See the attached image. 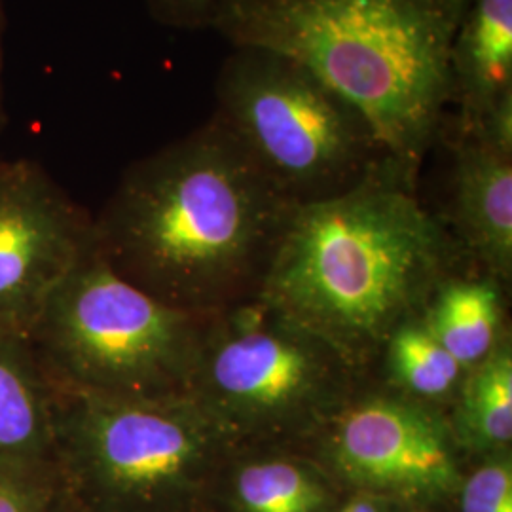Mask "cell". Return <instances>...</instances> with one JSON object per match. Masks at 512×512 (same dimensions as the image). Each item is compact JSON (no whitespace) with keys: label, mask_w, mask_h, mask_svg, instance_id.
Returning <instances> with one entry per match:
<instances>
[{"label":"cell","mask_w":512,"mask_h":512,"mask_svg":"<svg viewBox=\"0 0 512 512\" xmlns=\"http://www.w3.org/2000/svg\"><path fill=\"white\" fill-rule=\"evenodd\" d=\"M293 207L209 118L129 165L95 249L165 306L211 315L258 296Z\"/></svg>","instance_id":"cell-1"},{"label":"cell","mask_w":512,"mask_h":512,"mask_svg":"<svg viewBox=\"0 0 512 512\" xmlns=\"http://www.w3.org/2000/svg\"><path fill=\"white\" fill-rule=\"evenodd\" d=\"M467 266L418 177L385 160L334 198L294 205L258 296L370 376L389 334Z\"/></svg>","instance_id":"cell-2"},{"label":"cell","mask_w":512,"mask_h":512,"mask_svg":"<svg viewBox=\"0 0 512 512\" xmlns=\"http://www.w3.org/2000/svg\"><path fill=\"white\" fill-rule=\"evenodd\" d=\"M469 0H222L232 46L289 55L348 99L418 177L450 109V46Z\"/></svg>","instance_id":"cell-3"},{"label":"cell","mask_w":512,"mask_h":512,"mask_svg":"<svg viewBox=\"0 0 512 512\" xmlns=\"http://www.w3.org/2000/svg\"><path fill=\"white\" fill-rule=\"evenodd\" d=\"M234 448L188 397L141 403L59 391L55 456L76 512H213Z\"/></svg>","instance_id":"cell-4"},{"label":"cell","mask_w":512,"mask_h":512,"mask_svg":"<svg viewBox=\"0 0 512 512\" xmlns=\"http://www.w3.org/2000/svg\"><path fill=\"white\" fill-rule=\"evenodd\" d=\"M213 315L175 310L143 293L93 243L27 338L61 393L158 403L188 395Z\"/></svg>","instance_id":"cell-5"},{"label":"cell","mask_w":512,"mask_h":512,"mask_svg":"<svg viewBox=\"0 0 512 512\" xmlns=\"http://www.w3.org/2000/svg\"><path fill=\"white\" fill-rule=\"evenodd\" d=\"M370 380L260 296L211 317L188 399L238 446L300 448Z\"/></svg>","instance_id":"cell-6"},{"label":"cell","mask_w":512,"mask_h":512,"mask_svg":"<svg viewBox=\"0 0 512 512\" xmlns=\"http://www.w3.org/2000/svg\"><path fill=\"white\" fill-rule=\"evenodd\" d=\"M211 118L293 205L334 198L391 160L348 99L260 46H234L224 59Z\"/></svg>","instance_id":"cell-7"},{"label":"cell","mask_w":512,"mask_h":512,"mask_svg":"<svg viewBox=\"0 0 512 512\" xmlns=\"http://www.w3.org/2000/svg\"><path fill=\"white\" fill-rule=\"evenodd\" d=\"M298 450L344 492L384 495L421 512H440L467 463L444 410L374 378Z\"/></svg>","instance_id":"cell-8"},{"label":"cell","mask_w":512,"mask_h":512,"mask_svg":"<svg viewBox=\"0 0 512 512\" xmlns=\"http://www.w3.org/2000/svg\"><path fill=\"white\" fill-rule=\"evenodd\" d=\"M93 243L92 215L42 165L0 160V336L27 338Z\"/></svg>","instance_id":"cell-9"},{"label":"cell","mask_w":512,"mask_h":512,"mask_svg":"<svg viewBox=\"0 0 512 512\" xmlns=\"http://www.w3.org/2000/svg\"><path fill=\"white\" fill-rule=\"evenodd\" d=\"M452 148L450 202L440 215L467 256L484 274L511 285L512 156L469 133L442 128Z\"/></svg>","instance_id":"cell-10"},{"label":"cell","mask_w":512,"mask_h":512,"mask_svg":"<svg viewBox=\"0 0 512 512\" xmlns=\"http://www.w3.org/2000/svg\"><path fill=\"white\" fill-rule=\"evenodd\" d=\"M342 495L298 448L238 446L222 467L213 512H330Z\"/></svg>","instance_id":"cell-11"},{"label":"cell","mask_w":512,"mask_h":512,"mask_svg":"<svg viewBox=\"0 0 512 512\" xmlns=\"http://www.w3.org/2000/svg\"><path fill=\"white\" fill-rule=\"evenodd\" d=\"M450 128L471 129L512 95V0H469L450 46Z\"/></svg>","instance_id":"cell-12"},{"label":"cell","mask_w":512,"mask_h":512,"mask_svg":"<svg viewBox=\"0 0 512 512\" xmlns=\"http://www.w3.org/2000/svg\"><path fill=\"white\" fill-rule=\"evenodd\" d=\"M59 389L25 336H0V463L48 465Z\"/></svg>","instance_id":"cell-13"},{"label":"cell","mask_w":512,"mask_h":512,"mask_svg":"<svg viewBox=\"0 0 512 512\" xmlns=\"http://www.w3.org/2000/svg\"><path fill=\"white\" fill-rule=\"evenodd\" d=\"M505 293L499 279L467 266L440 281L421 315L444 349L469 370L511 336Z\"/></svg>","instance_id":"cell-14"},{"label":"cell","mask_w":512,"mask_h":512,"mask_svg":"<svg viewBox=\"0 0 512 512\" xmlns=\"http://www.w3.org/2000/svg\"><path fill=\"white\" fill-rule=\"evenodd\" d=\"M446 416L465 459L512 450L511 336L467 370Z\"/></svg>","instance_id":"cell-15"},{"label":"cell","mask_w":512,"mask_h":512,"mask_svg":"<svg viewBox=\"0 0 512 512\" xmlns=\"http://www.w3.org/2000/svg\"><path fill=\"white\" fill-rule=\"evenodd\" d=\"M465 374L420 313L389 334L370 378L410 401L446 412L458 397Z\"/></svg>","instance_id":"cell-16"},{"label":"cell","mask_w":512,"mask_h":512,"mask_svg":"<svg viewBox=\"0 0 512 512\" xmlns=\"http://www.w3.org/2000/svg\"><path fill=\"white\" fill-rule=\"evenodd\" d=\"M440 512H512V450L467 459Z\"/></svg>","instance_id":"cell-17"},{"label":"cell","mask_w":512,"mask_h":512,"mask_svg":"<svg viewBox=\"0 0 512 512\" xmlns=\"http://www.w3.org/2000/svg\"><path fill=\"white\" fill-rule=\"evenodd\" d=\"M71 501L57 463H0V512H69Z\"/></svg>","instance_id":"cell-18"},{"label":"cell","mask_w":512,"mask_h":512,"mask_svg":"<svg viewBox=\"0 0 512 512\" xmlns=\"http://www.w3.org/2000/svg\"><path fill=\"white\" fill-rule=\"evenodd\" d=\"M152 18L173 29H211L222 0H147Z\"/></svg>","instance_id":"cell-19"},{"label":"cell","mask_w":512,"mask_h":512,"mask_svg":"<svg viewBox=\"0 0 512 512\" xmlns=\"http://www.w3.org/2000/svg\"><path fill=\"white\" fill-rule=\"evenodd\" d=\"M330 512H421L403 501L366 494V492H344L336 507Z\"/></svg>","instance_id":"cell-20"},{"label":"cell","mask_w":512,"mask_h":512,"mask_svg":"<svg viewBox=\"0 0 512 512\" xmlns=\"http://www.w3.org/2000/svg\"><path fill=\"white\" fill-rule=\"evenodd\" d=\"M2 33H4V10H2V0H0V133L8 122V116L4 110V99H2Z\"/></svg>","instance_id":"cell-21"},{"label":"cell","mask_w":512,"mask_h":512,"mask_svg":"<svg viewBox=\"0 0 512 512\" xmlns=\"http://www.w3.org/2000/svg\"><path fill=\"white\" fill-rule=\"evenodd\" d=\"M69 512H76V511H73V509H71V511H69Z\"/></svg>","instance_id":"cell-22"}]
</instances>
